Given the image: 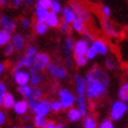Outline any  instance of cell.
<instances>
[{"instance_id": "cell-6", "label": "cell", "mask_w": 128, "mask_h": 128, "mask_svg": "<svg viewBox=\"0 0 128 128\" xmlns=\"http://www.w3.org/2000/svg\"><path fill=\"white\" fill-rule=\"evenodd\" d=\"M47 73L50 74V76L55 80H64V79L67 78V70L66 67L59 65L56 62H50L48 67H47Z\"/></svg>"}, {"instance_id": "cell-3", "label": "cell", "mask_w": 128, "mask_h": 128, "mask_svg": "<svg viewBox=\"0 0 128 128\" xmlns=\"http://www.w3.org/2000/svg\"><path fill=\"white\" fill-rule=\"evenodd\" d=\"M50 64V55L47 53H44V52H39L38 54L35 55L34 60H33L32 67L30 68V73H35V72L40 73L44 70H46Z\"/></svg>"}, {"instance_id": "cell-7", "label": "cell", "mask_w": 128, "mask_h": 128, "mask_svg": "<svg viewBox=\"0 0 128 128\" xmlns=\"http://www.w3.org/2000/svg\"><path fill=\"white\" fill-rule=\"evenodd\" d=\"M50 110V101L48 99H42L38 102V105L35 106V108L33 109V113L34 115H38V116H44L46 118Z\"/></svg>"}, {"instance_id": "cell-26", "label": "cell", "mask_w": 128, "mask_h": 128, "mask_svg": "<svg viewBox=\"0 0 128 128\" xmlns=\"http://www.w3.org/2000/svg\"><path fill=\"white\" fill-rule=\"evenodd\" d=\"M72 28L78 33H84L86 30V21L82 20L81 18H76V20L72 24Z\"/></svg>"}, {"instance_id": "cell-50", "label": "cell", "mask_w": 128, "mask_h": 128, "mask_svg": "<svg viewBox=\"0 0 128 128\" xmlns=\"http://www.w3.org/2000/svg\"><path fill=\"white\" fill-rule=\"evenodd\" d=\"M24 5H26V6H32V5H33V0H24Z\"/></svg>"}, {"instance_id": "cell-29", "label": "cell", "mask_w": 128, "mask_h": 128, "mask_svg": "<svg viewBox=\"0 0 128 128\" xmlns=\"http://www.w3.org/2000/svg\"><path fill=\"white\" fill-rule=\"evenodd\" d=\"M118 96H119V100L127 101V99H128V82H124V84L121 85V87L119 88V92H118Z\"/></svg>"}, {"instance_id": "cell-45", "label": "cell", "mask_w": 128, "mask_h": 128, "mask_svg": "<svg viewBox=\"0 0 128 128\" xmlns=\"http://www.w3.org/2000/svg\"><path fill=\"white\" fill-rule=\"evenodd\" d=\"M6 93H8V90H7V85L5 84V82L2 81H0V94L4 96Z\"/></svg>"}, {"instance_id": "cell-44", "label": "cell", "mask_w": 128, "mask_h": 128, "mask_svg": "<svg viewBox=\"0 0 128 128\" xmlns=\"http://www.w3.org/2000/svg\"><path fill=\"white\" fill-rule=\"evenodd\" d=\"M59 28H60V31H61L62 33H68V32H70V26L68 25V24L65 22V21H62V22L60 24V26H59Z\"/></svg>"}, {"instance_id": "cell-9", "label": "cell", "mask_w": 128, "mask_h": 128, "mask_svg": "<svg viewBox=\"0 0 128 128\" xmlns=\"http://www.w3.org/2000/svg\"><path fill=\"white\" fill-rule=\"evenodd\" d=\"M13 79H14V82H16L19 87H21V86H26V85H30V81H31V74H30V72H27V70H14Z\"/></svg>"}, {"instance_id": "cell-14", "label": "cell", "mask_w": 128, "mask_h": 128, "mask_svg": "<svg viewBox=\"0 0 128 128\" xmlns=\"http://www.w3.org/2000/svg\"><path fill=\"white\" fill-rule=\"evenodd\" d=\"M25 38H24L22 34L20 33H16V34L12 35V40H11V44L12 46L14 47V50L16 52H21V50L25 48Z\"/></svg>"}, {"instance_id": "cell-15", "label": "cell", "mask_w": 128, "mask_h": 128, "mask_svg": "<svg viewBox=\"0 0 128 128\" xmlns=\"http://www.w3.org/2000/svg\"><path fill=\"white\" fill-rule=\"evenodd\" d=\"M73 47H74V41L70 36H67L65 39L64 42V50H65V56H66V62L67 66H70V53L73 52Z\"/></svg>"}, {"instance_id": "cell-20", "label": "cell", "mask_w": 128, "mask_h": 128, "mask_svg": "<svg viewBox=\"0 0 128 128\" xmlns=\"http://www.w3.org/2000/svg\"><path fill=\"white\" fill-rule=\"evenodd\" d=\"M45 22H46V25L48 26V28H56L60 26V19H59L58 14H55V13H53V12H50L48 13V16H47L46 20H45Z\"/></svg>"}, {"instance_id": "cell-51", "label": "cell", "mask_w": 128, "mask_h": 128, "mask_svg": "<svg viewBox=\"0 0 128 128\" xmlns=\"http://www.w3.org/2000/svg\"><path fill=\"white\" fill-rule=\"evenodd\" d=\"M7 4H8V0H0V6H1V7L6 6Z\"/></svg>"}, {"instance_id": "cell-27", "label": "cell", "mask_w": 128, "mask_h": 128, "mask_svg": "<svg viewBox=\"0 0 128 128\" xmlns=\"http://www.w3.org/2000/svg\"><path fill=\"white\" fill-rule=\"evenodd\" d=\"M47 31H48V26L46 25V22H40V21H36L34 24V32L35 34L38 35H44L46 34Z\"/></svg>"}, {"instance_id": "cell-46", "label": "cell", "mask_w": 128, "mask_h": 128, "mask_svg": "<svg viewBox=\"0 0 128 128\" xmlns=\"http://www.w3.org/2000/svg\"><path fill=\"white\" fill-rule=\"evenodd\" d=\"M5 122H6V113L0 109V126L5 124Z\"/></svg>"}, {"instance_id": "cell-47", "label": "cell", "mask_w": 128, "mask_h": 128, "mask_svg": "<svg viewBox=\"0 0 128 128\" xmlns=\"http://www.w3.org/2000/svg\"><path fill=\"white\" fill-rule=\"evenodd\" d=\"M22 4H24V0H12V6L16 8L20 7Z\"/></svg>"}, {"instance_id": "cell-25", "label": "cell", "mask_w": 128, "mask_h": 128, "mask_svg": "<svg viewBox=\"0 0 128 128\" xmlns=\"http://www.w3.org/2000/svg\"><path fill=\"white\" fill-rule=\"evenodd\" d=\"M19 90V93L25 98V100H28V99H31L32 95H33V87L31 85H26V86H21L18 88Z\"/></svg>"}, {"instance_id": "cell-2", "label": "cell", "mask_w": 128, "mask_h": 128, "mask_svg": "<svg viewBox=\"0 0 128 128\" xmlns=\"http://www.w3.org/2000/svg\"><path fill=\"white\" fill-rule=\"evenodd\" d=\"M74 86H75V92H76V104L78 109L80 110L82 116H87V86H86V79L79 74L74 75Z\"/></svg>"}, {"instance_id": "cell-36", "label": "cell", "mask_w": 128, "mask_h": 128, "mask_svg": "<svg viewBox=\"0 0 128 128\" xmlns=\"http://www.w3.org/2000/svg\"><path fill=\"white\" fill-rule=\"evenodd\" d=\"M42 89L39 88V87H33V95L32 98L33 99H36V100H42Z\"/></svg>"}, {"instance_id": "cell-17", "label": "cell", "mask_w": 128, "mask_h": 128, "mask_svg": "<svg viewBox=\"0 0 128 128\" xmlns=\"http://www.w3.org/2000/svg\"><path fill=\"white\" fill-rule=\"evenodd\" d=\"M102 28L107 35L109 36H118L119 35V31H118L116 26H114V24L110 22L108 19L102 20Z\"/></svg>"}, {"instance_id": "cell-18", "label": "cell", "mask_w": 128, "mask_h": 128, "mask_svg": "<svg viewBox=\"0 0 128 128\" xmlns=\"http://www.w3.org/2000/svg\"><path fill=\"white\" fill-rule=\"evenodd\" d=\"M28 105L26 100H18L16 102V105L13 107V110L16 115H25L28 112Z\"/></svg>"}, {"instance_id": "cell-38", "label": "cell", "mask_w": 128, "mask_h": 128, "mask_svg": "<svg viewBox=\"0 0 128 128\" xmlns=\"http://www.w3.org/2000/svg\"><path fill=\"white\" fill-rule=\"evenodd\" d=\"M101 13H102V16H104V18H105V19H109V16H110V14H112L110 7H109V6H107V5L102 6V8H101Z\"/></svg>"}, {"instance_id": "cell-52", "label": "cell", "mask_w": 128, "mask_h": 128, "mask_svg": "<svg viewBox=\"0 0 128 128\" xmlns=\"http://www.w3.org/2000/svg\"><path fill=\"white\" fill-rule=\"evenodd\" d=\"M0 107H2V95L0 94Z\"/></svg>"}, {"instance_id": "cell-48", "label": "cell", "mask_w": 128, "mask_h": 128, "mask_svg": "<svg viewBox=\"0 0 128 128\" xmlns=\"http://www.w3.org/2000/svg\"><path fill=\"white\" fill-rule=\"evenodd\" d=\"M45 128H60V127H59V124H54V122H52V121H48Z\"/></svg>"}, {"instance_id": "cell-40", "label": "cell", "mask_w": 128, "mask_h": 128, "mask_svg": "<svg viewBox=\"0 0 128 128\" xmlns=\"http://www.w3.org/2000/svg\"><path fill=\"white\" fill-rule=\"evenodd\" d=\"M14 47L12 46V44H8V45H6V46L4 47V54L7 55V56H10V55H12L13 53H14Z\"/></svg>"}, {"instance_id": "cell-37", "label": "cell", "mask_w": 128, "mask_h": 128, "mask_svg": "<svg viewBox=\"0 0 128 128\" xmlns=\"http://www.w3.org/2000/svg\"><path fill=\"white\" fill-rule=\"evenodd\" d=\"M52 1H53V0H38L35 4L39 5V6H41V7H44V8L50 10V5H52Z\"/></svg>"}, {"instance_id": "cell-11", "label": "cell", "mask_w": 128, "mask_h": 128, "mask_svg": "<svg viewBox=\"0 0 128 128\" xmlns=\"http://www.w3.org/2000/svg\"><path fill=\"white\" fill-rule=\"evenodd\" d=\"M72 7H73V10L75 11V13H76V16H78V18H81L82 20H85V21H88L89 20V12L87 11V8L84 6V5L80 2V1H76V0H74V1H72V5H70Z\"/></svg>"}, {"instance_id": "cell-16", "label": "cell", "mask_w": 128, "mask_h": 128, "mask_svg": "<svg viewBox=\"0 0 128 128\" xmlns=\"http://www.w3.org/2000/svg\"><path fill=\"white\" fill-rule=\"evenodd\" d=\"M33 60L34 59L30 58L27 55H22L21 58L16 61V67H14V70H25V68H31L32 67V64H33Z\"/></svg>"}, {"instance_id": "cell-32", "label": "cell", "mask_w": 128, "mask_h": 128, "mask_svg": "<svg viewBox=\"0 0 128 128\" xmlns=\"http://www.w3.org/2000/svg\"><path fill=\"white\" fill-rule=\"evenodd\" d=\"M62 5L61 2L59 1V0H53L52 1V5H50V11L53 12V13H55V14H59V13H61L62 12Z\"/></svg>"}, {"instance_id": "cell-21", "label": "cell", "mask_w": 128, "mask_h": 128, "mask_svg": "<svg viewBox=\"0 0 128 128\" xmlns=\"http://www.w3.org/2000/svg\"><path fill=\"white\" fill-rule=\"evenodd\" d=\"M16 98H14V95L12 93H6L2 96V107H4L5 109H13V107H14V105H16Z\"/></svg>"}, {"instance_id": "cell-53", "label": "cell", "mask_w": 128, "mask_h": 128, "mask_svg": "<svg viewBox=\"0 0 128 128\" xmlns=\"http://www.w3.org/2000/svg\"><path fill=\"white\" fill-rule=\"evenodd\" d=\"M59 127H60V128H65V124H59Z\"/></svg>"}, {"instance_id": "cell-49", "label": "cell", "mask_w": 128, "mask_h": 128, "mask_svg": "<svg viewBox=\"0 0 128 128\" xmlns=\"http://www.w3.org/2000/svg\"><path fill=\"white\" fill-rule=\"evenodd\" d=\"M5 70H6V64L0 61V76L5 73Z\"/></svg>"}, {"instance_id": "cell-42", "label": "cell", "mask_w": 128, "mask_h": 128, "mask_svg": "<svg viewBox=\"0 0 128 128\" xmlns=\"http://www.w3.org/2000/svg\"><path fill=\"white\" fill-rule=\"evenodd\" d=\"M27 101V105H28V108L31 109V110H33V109L35 108V106L38 105V102H39V100H36V99H33V98H31V99H28Z\"/></svg>"}, {"instance_id": "cell-33", "label": "cell", "mask_w": 128, "mask_h": 128, "mask_svg": "<svg viewBox=\"0 0 128 128\" xmlns=\"http://www.w3.org/2000/svg\"><path fill=\"white\" fill-rule=\"evenodd\" d=\"M39 52H38V48L35 46H33V45H30V46L26 47V50H25V55H27V56H30V58L34 59L35 55L38 54Z\"/></svg>"}, {"instance_id": "cell-13", "label": "cell", "mask_w": 128, "mask_h": 128, "mask_svg": "<svg viewBox=\"0 0 128 128\" xmlns=\"http://www.w3.org/2000/svg\"><path fill=\"white\" fill-rule=\"evenodd\" d=\"M61 13H62V21H65V22L68 24V25H72V24L76 20V18H78L76 13H75V11L73 10L72 6L64 7Z\"/></svg>"}, {"instance_id": "cell-10", "label": "cell", "mask_w": 128, "mask_h": 128, "mask_svg": "<svg viewBox=\"0 0 128 128\" xmlns=\"http://www.w3.org/2000/svg\"><path fill=\"white\" fill-rule=\"evenodd\" d=\"M90 47L93 48L96 54L99 55H107L109 53V47L108 44L102 39H94L90 42Z\"/></svg>"}, {"instance_id": "cell-30", "label": "cell", "mask_w": 128, "mask_h": 128, "mask_svg": "<svg viewBox=\"0 0 128 128\" xmlns=\"http://www.w3.org/2000/svg\"><path fill=\"white\" fill-rule=\"evenodd\" d=\"M31 74V81H30V84H31L32 87H38V86L42 82V75H41V73H30Z\"/></svg>"}, {"instance_id": "cell-19", "label": "cell", "mask_w": 128, "mask_h": 128, "mask_svg": "<svg viewBox=\"0 0 128 128\" xmlns=\"http://www.w3.org/2000/svg\"><path fill=\"white\" fill-rule=\"evenodd\" d=\"M48 13H50V10L44 8V7H41V6H39V5L35 4L34 16H35V19H36V21L45 22V20H46L47 16H48Z\"/></svg>"}, {"instance_id": "cell-35", "label": "cell", "mask_w": 128, "mask_h": 128, "mask_svg": "<svg viewBox=\"0 0 128 128\" xmlns=\"http://www.w3.org/2000/svg\"><path fill=\"white\" fill-rule=\"evenodd\" d=\"M98 128H114V124H113V121L110 119H104L99 124Z\"/></svg>"}, {"instance_id": "cell-12", "label": "cell", "mask_w": 128, "mask_h": 128, "mask_svg": "<svg viewBox=\"0 0 128 128\" xmlns=\"http://www.w3.org/2000/svg\"><path fill=\"white\" fill-rule=\"evenodd\" d=\"M0 26H1V28H2V30L10 32V33L12 34L13 32L16 31V22L13 19H11L10 16L2 14V16H0Z\"/></svg>"}, {"instance_id": "cell-43", "label": "cell", "mask_w": 128, "mask_h": 128, "mask_svg": "<svg viewBox=\"0 0 128 128\" xmlns=\"http://www.w3.org/2000/svg\"><path fill=\"white\" fill-rule=\"evenodd\" d=\"M20 25H21V27L22 28H28L31 26V19L30 18H22V19L20 20Z\"/></svg>"}, {"instance_id": "cell-28", "label": "cell", "mask_w": 128, "mask_h": 128, "mask_svg": "<svg viewBox=\"0 0 128 128\" xmlns=\"http://www.w3.org/2000/svg\"><path fill=\"white\" fill-rule=\"evenodd\" d=\"M98 126L99 124L93 116H90V115L85 116L84 122H82V128H98Z\"/></svg>"}, {"instance_id": "cell-1", "label": "cell", "mask_w": 128, "mask_h": 128, "mask_svg": "<svg viewBox=\"0 0 128 128\" xmlns=\"http://www.w3.org/2000/svg\"><path fill=\"white\" fill-rule=\"evenodd\" d=\"M87 92L86 96L89 100H98L104 96L109 87V75L104 68L94 66L86 75Z\"/></svg>"}, {"instance_id": "cell-56", "label": "cell", "mask_w": 128, "mask_h": 128, "mask_svg": "<svg viewBox=\"0 0 128 128\" xmlns=\"http://www.w3.org/2000/svg\"><path fill=\"white\" fill-rule=\"evenodd\" d=\"M126 104H127V106H128V99H127V101H126Z\"/></svg>"}, {"instance_id": "cell-23", "label": "cell", "mask_w": 128, "mask_h": 128, "mask_svg": "<svg viewBox=\"0 0 128 128\" xmlns=\"http://www.w3.org/2000/svg\"><path fill=\"white\" fill-rule=\"evenodd\" d=\"M105 66L108 70H118V67H119V61H118V59L115 58V56L108 55L105 61Z\"/></svg>"}, {"instance_id": "cell-57", "label": "cell", "mask_w": 128, "mask_h": 128, "mask_svg": "<svg viewBox=\"0 0 128 128\" xmlns=\"http://www.w3.org/2000/svg\"><path fill=\"white\" fill-rule=\"evenodd\" d=\"M127 76H128V70H127Z\"/></svg>"}, {"instance_id": "cell-41", "label": "cell", "mask_w": 128, "mask_h": 128, "mask_svg": "<svg viewBox=\"0 0 128 128\" xmlns=\"http://www.w3.org/2000/svg\"><path fill=\"white\" fill-rule=\"evenodd\" d=\"M87 62H88V60H87V58H86V56L75 58V64H76V66H79V67L86 66V65H87Z\"/></svg>"}, {"instance_id": "cell-55", "label": "cell", "mask_w": 128, "mask_h": 128, "mask_svg": "<svg viewBox=\"0 0 128 128\" xmlns=\"http://www.w3.org/2000/svg\"><path fill=\"white\" fill-rule=\"evenodd\" d=\"M11 128H18V127H16V126H13V127H11Z\"/></svg>"}, {"instance_id": "cell-22", "label": "cell", "mask_w": 128, "mask_h": 128, "mask_svg": "<svg viewBox=\"0 0 128 128\" xmlns=\"http://www.w3.org/2000/svg\"><path fill=\"white\" fill-rule=\"evenodd\" d=\"M82 118L81 113L78 109V107H73V108L68 109L67 112V119L70 121V122H78L80 119Z\"/></svg>"}, {"instance_id": "cell-34", "label": "cell", "mask_w": 128, "mask_h": 128, "mask_svg": "<svg viewBox=\"0 0 128 128\" xmlns=\"http://www.w3.org/2000/svg\"><path fill=\"white\" fill-rule=\"evenodd\" d=\"M50 110L54 113H59L62 110V107H61V104L59 100H53L50 101Z\"/></svg>"}, {"instance_id": "cell-54", "label": "cell", "mask_w": 128, "mask_h": 128, "mask_svg": "<svg viewBox=\"0 0 128 128\" xmlns=\"http://www.w3.org/2000/svg\"><path fill=\"white\" fill-rule=\"evenodd\" d=\"M22 128H33V127H32V126H24Z\"/></svg>"}, {"instance_id": "cell-24", "label": "cell", "mask_w": 128, "mask_h": 128, "mask_svg": "<svg viewBox=\"0 0 128 128\" xmlns=\"http://www.w3.org/2000/svg\"><path fill=\"white\" fill-rule=\"evenodd\" d=\"M12 34L10 32L5 31L2 28H0V46H6L8 44H11Z\"/></svg>"}, {"instance_id": "cell-58", "label": "cell", "mask_w": 128, "mask_h": 128, "mask_svg": "<svg viewBox=\"0 0 128 128\" xmlns=\"http://www.w3.org/2000/svg\"><path fill=\"white\" fill-rule=\"evenodd\" d=\"M126 128H128V126H127V127H126Z\"/></svg>"}, {"instance_id": "cell-8", "label": "cell", "mask_w": 128, "mask_h": 128, "mask_svg": "<svg viewBox=\"0 0 128 128\" xmlns=\"http://www.w3.org/2000/svg\"><path fill=\"white\" fill-rule=\"evenodd\" d=\"M89 48V42L86 41L85 39H80L78 41L74 42L73 47V55L74 58H81V56H86V53Z\"/></svg>"}, {"instance_id": "cell-5", "label": "cell", "mask_w": 128, "mask_h": 128, "mask_svg": "<svg viewBox=\"0 0 128 128\" xmlns=\"http://www.w3.org/2000/svg\"><path fill=\"white\" fill-rule=\"evenodd\" d=\"M128 112V106L124 101L116 100L114 101L110 106V110H109V116L112 121H120L122 118L126 115Z\"/></svg>"}, {"instance_id": "cell-39", "label": "cell", "mask_w": 128, "mask_h": 128, "mask_svg": "<svg viewBox=\"0 0 128 128\" xmlns=\"http://www.w3.org/2000/svg\"><path fill=\"white\" fill-rule=\"evenodd\" d=\"M96 52L92 48V47L89 46L88 50H87V53H86V58H87V60H94V59L96 58Z\"/></svg>"}, {"instance_id": "cell-31", "label": "cell", "mask_w": 128, "mask_h": 128, "mask_svg": "<svg viewBox=\"0 0 128 128\" xmlns=\"http://www.w3.org/2000/svg\"><path fill=\"white\" fill-rule=\"evenodd\" d=\"M33 122H34V126L36 128H45L47 124V119L44 116H38V115H34V119H33Z\"/></svg>"}, {"instance_id": "cell-4", "label": "cell", "mask_w": 128, "mask_h": 128, "mask_svg": "<svg viewBox=\"0 0 128 128\" xmlns=\"http://www.w3.org/2000/svg\"><path fill=\"white\" fill-rule=\"evenodd\" d=\"M59 101L61 104L62 109H70L76 102V96L74 93L68 88H60L58 90Z\"/></svg>"}]
</instances>
